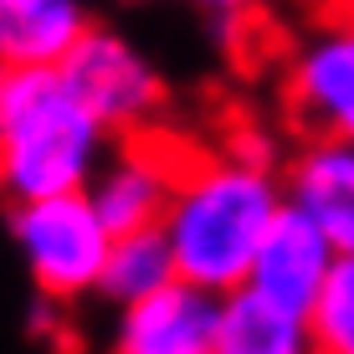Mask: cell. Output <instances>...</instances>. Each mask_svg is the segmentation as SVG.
Here are the masks:
<instances>
[{
  "label": "cell",
  "mask_w": 354,
  "mask_h": 354,
  "mask_svg": "<svg viewBox=\"0 0 354 354\" xmlns=\"http://www.w3.org/2000/svg\"><path fill=\"white\" fill-rule=\"evenodd\" d=\"M175 277V262H169V247L160 236V226H144V231H124V236L108 241V257H103V277H97V298L103 303H129L144 298L160 283Z\"/></svg>",
  "instance_id": "cell-12"
},
{
  "label": "cell",
  "mask_w": 354,
  "mask_h": 354,
  "mask_svg": "<svg viewBox=\"0 0 354 354\" xmlns=\"http://www.w3.org/2000/svg\"><path fill=\"white\" fill-rule=\"evenodd\" d=\"M185 6L195 16H205L216 31H226V26H241V21H257L267 10V0H185Z\"/></svg>",
  "instance_id": "cell-15"
},
{
  "label": "cell",
  "mask_w": 354,
  "mask_h": 354,
  "mask_svg": "<svg viewBox=\"0 0 354 354\" xmlns=\"http://www.w3.org/2000/svg\"><path fill=\"white\" fill-rule=\"evenodd\" d=\"M93 21L88 0H0V67H62Z\"/></svg>",
  "instance_id": "cell-10"
},
{
  "label": "cell",
  "mask_w": 354,
  "mask_h": 354,
  "mask_svg": "<svg viewBox=\"0 0 354 354\" xmlns=\"http://www.w3.org/2000/svg\"><path fill=\"white\" fill-rule=\"evenodd\" d=\"M283 201L303 211L328 236L339 257H354V144L349 139H298L283 154Z\"/></svg>",
  "instance_id": "cell-8"
},
{
  "label": "cell",
  "mask_w": 354,
  "mask_h": 354,
  "mask_svg": "<svg viewBox=\"0 0 354 354\" xmlns=\"http://www.w3.org/2000/svg\"><path fill=\"white\" fill-rule=\"evenodd\" d=\"M277 103L298 139H349L354 144V21L324 6L283 57Z\"/></svg>",
  "instance_id": "cell-5"
},
{
  "label": "cell",
  "mask_w": 354,
  "mask_h": 354,
  "mask_svg": "<svg viewBox=\"0 0 354 354\" xmlns=\"http://www.w3.org/2000/svg\"><path fill=\"white\" fill-rule=\"evenodd\" d=\"M185 149H190V139H180L169 124L149 129V133L113 139L108 160L97 165V175L88 180V201H93V211L103 216V226L113 231V236L160 226Z\"/></svg>",
  "instance_id": "cell-6"
},
{
  "label": "cell",
  "mask_w": 354,
  "mask_h": 354,
  "mask_svg": "<svg viewBox=\"0 0 354 354\" xmlns=\"http://www.w3.org/2000/svg\"><path fill=\"white\" fill-rule=\"evenodd\" d=\"M216 292L169 277L144 298L118 303L108 354H211L216 339Z\"/></svg>",
  "instance_id": "cell-7"
},
{
  "label": "cell",
  "mask_w": 354,
  "mask_h": 354,
  "mask_svg": "<svg viewBox=\"0 0 354 354\" xmlns=\"http://www.w3.org/2000/svg\"><path fill=\"white\" fill-rule=\"evenodd\" d=\"M277 211H283L277 169L231 160L216 144L190 139L160 216V236L169 247L175 277L216 292V298L241 288L252 252Z\"/></svg>",
  "instance_id": "cell-1"
},
{
  "label": "cell",
  "mask_w": 354,
  "mask_h": 354,
  "mask_svg": "<svg viewBox=\"0 0 354 354\" xmlns=\"http://www.w3.org/2000/svg\"><path fill=\"white\" fill-rule=\"evenodd\" d=\"M62 77H67V88L82 97V108H88L113 139L149 133V129L165 124V108H169L165 72L118 26L93 21V26L77 36V46L62 57Z\"/></svg>",
  "instance_id": "cell-4"
},
{
  "label": "cell",
  "mask_w": 354,
  "mask_h": 354,
  "mask_svg": "<svg viewBox=\"0 0 354 354\" xmlns=\"http://www.w3.org/2000/svg\"><path fill=\"white\" fill-rule=\"evenodd\" d=\"M113 6H149V0H113Z\"/></svg>",
  "instance_id": "cell-17"
},
{
  "label": "cell",
  "mask_w": 354,
  "mask_h": 354,
  "mask_svg": "<svg viewBox=\"0 0 354 354\" xmlns=\"http://www.w3.org/2000/svg\"><path fill=\"white\" fill-rule=\"evenodd\" d=\"M113 133L82 108L62 67H0V201L88 190Z\"/></svg>",
  "instance_id": "cell-2"
},
{
  "label": "cell",
  "mask_w": 354,
  "mask_h": 354,
  "mask_svg": "<svg viewBox=\"0 0 354 354\" xmlns=\"http://www.w3.org/2000/svg\"><path fill=\"white\" fill-rule=\"evenodd\" d=\"M6 226L21 262L31 272V288L46 308H72L82 298H97V277L113 231L93 211L88 190L36 195V201L6 205Z\"/></svg>",
  "instance_id": "cell-3"
},
{
  "label": "cell",
  "mask_w": 354,
  "mask_h": 354,
  "mask_svg": "<svg viewBox=\"0 0 354 354\" xmlns=\"http://www.w3.org/2000/svg\"><path fill=\"white\" fill-rule=\"evenodd\" d=\"M216 149L231 154V160H247V165H262V169H283V133H277L272 124H257V118L236 113L226 118L221 139H216Z\"/></svg>",
  "instance_id": "cell-14"
},
{
  "label": "cell",
  "mask_w": 354,
  "mask_h": 354,
  "mask_svg": "<svg viewBox=\"0 0 354 354\" xmlns=\"http://www.w3.org/2000/svg\"><path fill=\"white\" fill-rule=\"evenodd\" d=\"M303 319L313 354H354V257H334Z\"/></svg>",
  "instance_id": "cell-13"
},
{
  "label": "cell",
  "mask_w": 354,
  "mask_h": 354,
  "mask_svg": "<svg viewBox=\"0 0 354 354\" xmlns=\"http://www.w3.org/2000/svg\"><path fill=\"white\" fill-rule=\"evenodd\" d=\"M211 354H313L308 319L298 308L262 298L257 288H231L216 303Z\"/></svg>",
  "instance_id": "cell-11"
},
{
  "label": "cell",
  "mask_w": 354,
  "mask_h": 354,
  "mask_svg": "<svg viewBox=\"0 0 354 354\" xmlns=\"http://www.w3.org/2000/svg\"><path fill=\"white\" fill-rule=\"evenodd\" d=\"M334 257L339 252L328 247L324 231L283 201V211L272 216V226L262 231L257 252H252V267H247V283L241 288H257L262 298L308 313V303H313V292L324 288Z\"/></svg>",
  "instance_id": "cell-9"
},
{
  "label": "cell",
  "mask_w": 354,
  "mask_h": 354,
  "mask_svg": "<svg viewBox=\"0 0 354 354\" xmlns=\"http://www.w3.org/2000/svg\"><path fill=\"white\" fill-rule=\"evenodd\" d=\"M328 6H334L339 16H349V21H354V0H328Z\"/></svg>",
  "instance_id": "cell-16"
}]
</instances>
